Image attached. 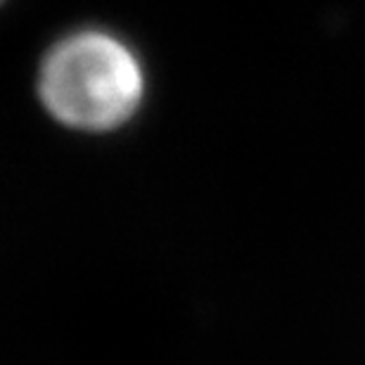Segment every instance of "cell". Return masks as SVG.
Segmentation results:
<instances>
[{"label": "cell", "mask_w": 365, "mask_h": 365, "mask_svg": "<svg viewBox=\"0 0 365 365\" xmlns=\"http://www.w3.org/2000/svg\"><path fill=\"white\" fill-rule=\"evenodd\" d=\"M143 69L119 38L105 31L67 36L46 55L38 74L43 107L76 130L119 128L143 100Z\"/></svg>", "instance_id": "1"}]
</instances>
